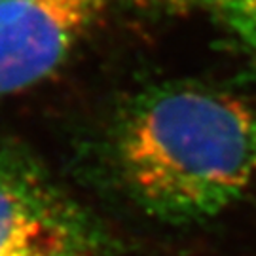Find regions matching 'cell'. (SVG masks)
<instances>
[{
  "label": "cell",
  "instance_id": "obj_1",
  "mask_svg": "<svg viewBox=\"0 0 256 256\" xmlns=\"http://www.w3.org/2000/svg\"><path fill=\"white\" fill-rule=\"evenodd\" d=\"M116 160L148 214L202 222L234 205L256 176V116L210 88L162 86L140 93L124 114Z\"/></svg>",
  "mask_w": 256,
  "mask_h": 256
},
{
  "label": "cell",
  "instance_id": "obj_2",
  "mask_svg": "<svg viewBox=\"0 0 256 256\" xmlns=\"http://www.w3.org/2000/svg\"><path fill=\"white\" fill-rule=\"evenodd\" d=\"M88 212L25 148L0 140V256H99Z\"/></svg>",
  "mask_w": 256,
  "mask_h": 256
},
{
  "label": "cell",
  "instance_id": "obj_4",
  "mask_svg": "<svg viewBox=\"0 0 256 256\" xmlns=\"http://www.w3.org/2000/svg\"><path fill=\"white\" fill-rule=\"evenodd\" d=\"M205 12L220 23L256 59V0H200Z\"/></svg>",
  "mask_w": 256,
  "mask_h": 256
},
{
  "label": "cell",
  "instance_id": "obj_3",
  "mask_svg": "<svg viewBox=\"0 0 256 256\" xmlns=\"http://www.w3.org/2000/svg\"><path fill=\"white\" fill-rule=\"evenodd\" d=\"M106 0L0 2V97L42 82L101 18Z\"/></svg>",
  "mask_w": 256,
  "mask_h": 256
},
{
  "label": "cell",
  "instance_id": "obj_5",
  "mask_svg": "<svg viewBox=\"0 0 256 256\" xmlns=\"http://www.w3.org/2000/svg\"><path fill=\"white\" fill-rule=\"evenodd\" d=\"M0 2H6V0H0Z\"/></svg>",
  "mask_w": 256,
  "mask_h": 256
}]
</instances>
